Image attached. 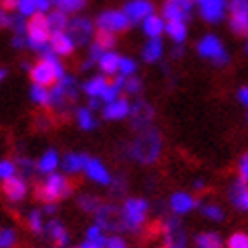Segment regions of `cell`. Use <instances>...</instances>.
Masks as SVG:
<instances>
[{
  "mask_svg": "<svg viewBox=\"0 0 248 248\" xmlns=\"http://www.w3.org/2000/svg\"><path fill=\"white\" fill-rule=\"evenodd\" d=\"M162 145H164V140L157 129L154 127L143 129L129 145V157L141 166H152L157 162L159 154H162Z\"/></svg>",
  "mask_w": 248,
  "mask_h": 248,
  "instance_id": "1",
  "label": "cell"
},
{
  "mask_svg": "<svg viewBox=\"0 0 248 248\" xmlns=\"http://www.w3.org/2000/svg\"><path fill=\"white\" fill-rule=\"evenodd\" d=\"M67 75L65 67L61 63V59L48 48L41 55V61L31 67V79L34 85H43V87H53L59 79H63Z\"/></svg>",
  "mask_w": 248,
  "mask_h": 248,
  "instance_id": "2",
  "label": "cell"
},
{
  "mask_svg": "<svg viewBox=\"0 0 248 248\" xmlns=\"http://www.w3.org/2000/svg\"><path fill=\"white\" fill-rule=\"evenodd\" d=\"M73 192V184L63 173H48L46 180L36 188V198L43 200L45 204H55L61 198H67Z\"/></svg>",
  "mask_w": 248,
  "mask_h": 248,
  "instance_id": "3",
  "label": "cell"
},
{
  "mask_svg": "<svg viewBox=\"0 0 248 248\" xmlns=\"http://www.w3.org/2000/svg\"><path fill=\"white\" fill-rule=\"evenodd\" d=\"M24 39H27V46L32 48L36 53H45L48 51V45H51V29H48V22L45 15H36L32 18L27 20V32H24Z\"/></svg>",
  "mask_w": 248,
  "mask_h": 248,
  "instance_id": "4",
  "label": "cell"
},
{
  "mask_svg": "<svg viewBox=\"0 0 248 248\" xmlns=\"http://www.w3.org/2000/svg\"><path fill=\"white\" fill-rule=\"evenodd\" d=\"M97 226L103 232H125V220H123V210L113 202H103L101 208L95 212Z\"/></svg>",
  "mask_w": 248,
  "mask_h": 248,
  "instance_id": "5",
  "label": "cell"
},
{
  "mask_svg": "<svg viewBox=\"0 0 248 248\" xmlns=\"http://www.w3.org/2000/svg\"><path fill=\"white\" fill-rule=\"evenodd\" d=\"M121 210H123V220H125L127 230L140 232L147 220L150 204H147V200H143V198H127L125 204L121 206Z\"/></svg>",
  "mask_w": 248,
  "mask_h": 248,
  "instance_id": "6",
  "label": "cell"
},
{
  "mask_svg": "<svg viewBox=\"0 0 248 248\" xmlns=\"http://www.w3.org/2000/svg\"><path fill=\"white\" fill-rule=\"evenodd\" d=\"M95 27H97V31H101V32L119 34V32L127 31V29L131 27V20L127 18V15H125L123 10L109 8V10H103L101 15L97 16Z\"/></svg>",
  "mask_w": 248,
  "mask_h": 248,
  "instance_id": "7",
  "label": "cell"
},
{
  "mask_svg": "<svg viewBox=\"0 0 248 248\" xmlns=\"http://www.w3.org/2000/svg\"><path fill=\"white\" fill-rule=\"evenodd\" d=\"M196 48H198V55L208 59V61H212V63L218 65V67L226 65L228 59H230L224 45H222V41L214 34H206L204 39H200V43H198Z\"/></svg>",
  "mask_w": 248,
  "mask_h": 248,
  "instance_id": "8",
  "label": "cell"
},
{
  "mask_svg": "<svg viewBox=\"0 0 248 248\" xmlns=\"http://www.w3.org/2000/svg\"><path fill=\"white\" fill-rule=\"evenodd\" d=\"M67 32H69L71 39L75 41L77 46H85V45H89L91 39H93L95 24L87 16H75V18H69Z\"/></svg>",
  "mask_w": 248,
  "mask_h": 248,
  "instance_id": "9",
  "label": "cell"
},
{
  "mask_svg": "<svg viewBox=\"0 0 248 248\" xmlns=\"http://www.w3.org/2000/svg\"><path fill=\"white\" fill-rule=\"evenodd\" d=\"M230 29L236 34H248V0H230Z\"/></svg>",
  "mask_w": 248,
  "mask_h": 248,
  "instance_id": "10",
  "label": "cell"
},
{
  "mask_svg": "<svg viewBox=\"0 0 248 248\" xmlns=\"http://www.w3.org/2000/svg\"><path fill=\"white\" fill-rule=\"evenodd\" d=\"M196 6L200 16L210 22V24H216L222 18L226 16L228 12V0H196Z\"/></svg>",
  "mask_w": 248,
  "mask_h": 248,
  "instance_id": "11",
  "label": "cell"
},
{
  "mask_svg": "<svg viewBox=\"0 0 248 248\" xmlns=\"http://www.w3.org/2000/svg\"><path fill=\"white\" fill-rule=\"evenodd\" d=\"M131 127L135 131H143V129H150L152 127V121H154V107L143 101V99H138L133 105H131Z\"/></svg>",
  "mask_w": 248,
  "mask_h": 248,
  "instance_id": "12",
  "label": "cell"
},
{
  "mask_svg": "<svg viewBox=\"0 0 248 248\" xmlns=\"http://www.w3.org/2000/svg\"><path fill=\"white\" fill-rule=\"evenodd\" d=\"M164 248H186V230L178 218H168L164 224Z\"/></svg>",
  "mask_w": 248,
  "mask_h": 248,
  "instance_id": "13",
  "label": "cell"
},
{
  "mask_svg": "<svg viewBox=\"0 0 248 248\" xmlns=\"http://www.w3.org/2000/svg\"><path fill=\"white\" fill-rule=\"evenodd\" d=\"M123 12L127 15L131 24L141 22L150 15H154V2H150V0H129V2L123 6Z\"/></svg>",
  "mask_w": 248,
  "mask_h": 248,
  "instance_id": "14",
  "label": "cell"
},
{
  "mask_svg": "<svg viewBox=\"0 0 248 248\" xmlns=\"http://www.w3.org/2000/svg\"><path fill=\"white\" fill-rule=\"evenodd\" d=\"M2 192H4V196L8 198L10 202L16 204V202L24 200V196H27V192H29V184L20 176H12L6 182H2Z\"/></svg>",
  "mask_w": 248,
  "mask_h": 248,
  "instance_id": "15",
  "label": "cell"
},
{
  "mask_svg": "<svg viewBox=\"0 0 248 248\" xmlns=\"http://www.w3.org/2000/svg\"><path fill=\"white\" fill-rule=\"evenodd\" d=\"M51 51L61 59V57H71L73 53H75V48H77V45H75V41L69 36V32L67 31H63V32H55V34H51Z\"/></svg>",
  "mask_w": 248,
  "mask_h": 248,
  "instance_id": "16",
  "label": "cell"
},
{
  "mask_svg": "<svg viewBox=\"0 0 248 248\" xmlns=\"http://www.w3.org/2000/svg\"><path fill=\"white\" fill-rule=\"evenodd\" d=\"M85 173H87V178L97 182L99 186H109L111 180H113L109 170L105 168V164L99 162V159H95V157H89V162H87V166H85Z\"/></svg>",
  "mask_w": 248,
  "mask_h": 248,
  "instance_id": "17",
  "label": "cell"
},
{
  "mask_svg": "<svg viewBox=\"0 0 248 248\" xmlns=\"http://www.w3.org/2000/svg\"><path fill=\"white\" fill-rule=\"evenodd\" d=\"M129 111H131L129 101H127V99H123V97H119V99H115L113 103H105L103 117L107 121H121V119L129 117Z\"/></svg>",
  "mask_w": 248,
  "mask_h": 248,
  "instance_id": "18",
  "label": "cell"
},
{
  "mask_svg": "<svg viewBox=\"0 0 248 248\" xmlns=\"http://www.w3.org/2000/svg\"><path fill=\"white\" fill-rule=\"evenodd\" d=\"M198 206V202L194 200V196L190 194H186V192H176L171 198H170V208H171V212L173 214H188L190 210H194Z\"/></svg>",
  "mask_w": 248,
  "mask_h": 248,
  "instance_id": "19",
  "label": "cell"
},
{
  "mask_svg": "<svg viewBox=\"0 0 248 248\" xmlns=\"http://www.w3.org/2000/svg\"><path fill=\"white\" fill-rule=\"evenodd\" d=\"M45 232L48 234V238L55 242V246H59V248L67 246V242H69V234H67V228L63 226V222H61V220L51 218V220H48L46 224H45Z\"/></svg>",
  "mask_w": 248,
  "mask_h": 248,
  "instance_id": "20",
  "label": "cell"
},
{
  "mask_svg": "<svg viewBox=\"0 0 248 248\" xmlns=\"http://www.w3.org/2000/svg\"><path fill=\"white\" fill-rule=\"evenodd\" d=\"M141 31L145 32L147 39H159L166 32V20L159 15H150L145 20H141Z\"/></svg>",
  "mask_w": 248,
  "mask_h": 248,
  "instance_id": "21",
  "label": "cell"
},
{
  "mask_svg": "<svg viewBox=\"0 0 248 248\" xmlns=\"http://www.w3.org/2000/svg\"><path fill=\"white\" fill-rule=\"evenodd\" d=\"M230 200H232V204L236 206L238 210H244V212H248V186H246V182L236 180V182L232 184V188H230Z\"/></svg>",
  "mask_w": 248,
  "mask_h": 248,
  "instance_id": "22",
  "label": "cell"
},
{
  "mask_svg": "<svg viewBox=\"0 0 248 248\" xmlns=\"http://www.w3.org/2000/svg\"><path fill=\"white\" fill-rule=\"evenodd\" d=\"M190 12L192 10L180 6L178 2H173V0H166V4L162 8V16L166 22H171V20H184L186 22L190 18Z\"/></svg>",
  "mask_w": 248,
  "mask_h": 248,
  "instance_id": "23",
  "label": "cell"
},
{
  "mask_svg": "<svg viewBox=\"0 0 248 248\" xmlns=\"http://www.w3.org/2000/svg\"><path fill=\"white\" fill-rule=\"evenodd\" d=\"M107 85H109V81H107L105 75H95L89 81H85L83 91H85V95L89 99H101V95L107 89Z\"/></svg>",
  "mask_w": 248,
  "mask_h": 248,
  "instance_id": "24",
  "label": "cell"
},
{
  "mask_svg": "<svg viewBox=\"0 0 248 248\" xmlns=\"http://www.w3.org/2000/svg\"><path fill=\"white\" fill-rule=\"evenodd\" d=\"M119 61H121V57L111 48V51H105L101 57H99L97 65L103 71V75H117L119 73Z\"/></svg>",
  "mask_w": 248,
  "mask_h": 248,
  "instance_id": "25",
  "label": "cell"
},
{
  "mask_svg": "<svg viewBox=\"0 0 248 248\" xmlns=\"http://www.w3.org/2000/svg\"><path fill=\"white\" fill-rule=\"evenodd\" d=\"M141 57H143L145 63H157V61L164 57V43H162V39H147L143 51H141Z\"/></svg>",
  "mask_w": 248,
  "mask_h": 248,
  "instance_id": "26",
  "label": "cell"
},
{
  "mask_svg": "<svg viewBox=\"0 0 248 248\" xmlns=\"http://www.w3.org/2000/svg\"><path fill=\"white\" fill-rule=\"evenodd\" d=\"M59 164H61L59 154L55 150H46L39 159V164H36V171L43 173V176H48V173H53L59 168Z\"/></svg>",
  "mask_w": 248,
  "mask_h": 248,
  "instance_id": "27",
  "label": "cell"
},
{
  "mask_svg": "<svg viewBox=\"0 0 248 248\" xmlns=\"http://www.w3.org/2000/svg\"><path fill=\"white\" fill-rule=\"evenodd\" d=\"M87 162H89V157L85 154H67L63 157V170L67 173H79L85 170Z\"/></svg>",
  "mask_w": 248,
  "mask_h": 248,
  "instance_id": "28",
  "label": "cell"
},
{
  "mask_svg": "<svg viewBox=\"0 0 248 248\" xmlns=\"http://www.w3.org/2000/svg\"><path fill=\"white\" fill-rule=\"evenodd\" d=\"M166 34L170 39L176 43V45H182L188 36V24L184 20H171V22H166Z\"/></svg>",
  "mask_w": 248,
  "mask_h": 248,
  "instance_id": "29",
  "label": "cell"
},
{
  "mask_svg": "<svg viewBox=\"0 0 248 248\" xmlns=\"http://www.w3.org/2000/svg\"><path fill=\"white\" fill-rule=\"evenodd\" d=\"M45 16H46V22H48V29H51V34L67 31V24H69V16H67V15H63V12H61V10L53 8L51 12H46Z\"/></svg>",
  "mask_w": 248,
  "mask_h": 248,
  "instance_id": "30",
  "label": "cell"
},
{
  "mask_svg": "<svg viewBox=\"0 0 248 248\" xmlns=\"http://www.w3.org/2000/svg\"><path fill=\"white\" fill-rule=\"evenodd\" d=\"M31 99H32V103L39 105V107H51V89H48V87L32 83V87H31Z\"/></svg>",
  "mask_w": 248,
  "mask_h": 248,
  "instance_id": "31",
  "label": "cell"
},
{
  "mask_svg": "<svg viewBox=\"0 0 248 248\" xmlns=\"http://www.w3.org/2000/svg\"><path fill=\"white\" fill-rule=\"evenodd\" d=\"M16 12L22 18H32L41 15V2L39 0H16Z\"/></svg>",
  "mask_w": 248,
  "mask_h": 248,
  "instance_id": "32",
  "label": "cell"
},
{
  "mask_svg": "<svg viewBox=\"0 0 248 248\" xmlns=\"http://www.w3.org/2000/svg\"><path fill=\"white\" fill-rule=\"evenodd\" d=\"M75 117H77V123H79V127L85 129V131H93L97 127V119L93 115V111L89 107H79L75 111Z\"/></svg>",
  "mask_w": 248,
  "mask_h": 248,
  "instance_id": "33",
  "label": "cell"
},
{
  "mask_svg": "<svg viewBox=\"0 0 248 248\" xmlns=\"http://www.w3.org/2000/svg\"><path fill=\"white\" fill-rule=\"evenodd\" d=\"M87 4V0H55V8L61 10L63 15H77Z\"/></svg>",
  "mask_w": 248,
  "mask_h": 248,
  "instance_id": "34",
  "label": "cell"
},
{
  "mask_svg": "<svg viewBox=\"0 0 248 248\" xmlns=\"http://www.w3.org/2000/svg\"><path fill=\"white\" fill-rule=\"evenodd\" d=\"M16 170H18V173H20V178H24V180H31V178H34V173H39L36 171V166H34V162L31 157H24V155H18V159H16Z\"/></svg>",
  "mask_w": 248,
  "mask_h": 248,
  "instance_id": "35",
  "label": "cell"
},
{
  "mask_svg": "<svg viewBox=\"0 0 248 248\" xmlns=\"http://www.w3.org/2000/svg\"><path fill=\"white\" fill-rule=\"evenodd\" d=\"M196 246L198 248H222V238L216 232H204L196 236Z\"/></svg>",
  "mask_w": 248,
  "mask_h": 248,
  "instance_id": "36",
  "label": "cell"
},
{
  "mask_svg": "<svg viewBox=\"0 0 248 248\" xmlns=\"http://www.w3.org/2000/svg\"><path fill=\"white\" fill-rule=\"evenodd\" d=\"M79 208L83 210V212H87V214H95L99 208H101V200H99L97 196H93V194H83V196H79Z\"/></svg>",
  "mask_w": 248,
  "mask_h": 248,
  "instance_id": "37",
  "label": "cell"
},
{
  "mask_svg": "<svg viewBox=\"0 0 248 248\" xmlns=\"http://www.w3.org/2000/svg\"><path fill=\"white\" fill-rule=\"evenodd\" d=\"M29 228L34 234H45V220H43V210H32L29 214Z\"/></svg>",
  "mask_w": 248,
  "mask_h": 248,
  "instance_id": "38",
  "label": "cell"
},
{
  "mask_svg": "<svg viewBox=\"0 0 248 248\" xmlns=\"http://www.w3.org/2000/svg\"><path fill=\"white\" fill-rule=\"evenodd\" d=\"M135 71H138V63H135L133 59H129V57H121V61H119V73L117 75H121V77H133L135 75Z\"/></svg>",
  "mask_w": 248,
  "mask_h": 248,
  "instance_id": "39",
  "label": "cell"
},
{
  "mask_svg": "<svg viewBox=\"0 0 248 248\" xmlns=\"http://www.w3.org/2000/svg\"><path fill=\"white\" fill-rule=\"evenodd\" d=\"M115 34H111V32H101V31H97V36H95V43L105 48V51H111V48L115 46Z\"/></svg>",
  "mask_w": 248,
  "mask_h": 248,
  "instance_id": "40",
  "label": "cell"
},
{
  "mask_svg": "<svg viewBox=\"0 0 248 248\" xmlns=\"http://www.w3.org/2000/svg\"><path fill=\"white\" fill-rule=\"evenodd\" d=\"M141 89H143L141 79H138L135 75L125 79V85H123V91H125L127 95H140V93H141Z\"/></svg>",
  "mask_w": 248,
  "mask_h": 248,
  "instance_id": "41",
  "label": "cell"
},
{
  "mask_svg": "<svg viewBox=\"0 0 248 248\" xmlns=\"http://www.w3.org/2000/svg\"><path fill=\"white\" fill-rule=\"evenodd\" d=\"M16 244V232L12 228L0 230V248H15Z\"/></svg>",
  "mask_w": 248,
  "mask_h": 248,
  "instance_id": "42",
  "label": "cell"
},
{
  "mask_svg": "<svg viewBox=\"0 0 248 248\" xmlns=\"http://www.w3.org/2000/svg\"><path fill=\"white\" fill-rule=\"evenodd\" d=\"M12 176H16V164L10 159H2L0 162V182H6Z\"/></svg>",
  "mask_w": 248,
  "mask_h": 248,
  "instance_id": "43",
  "label": "cell"
},
{
  "mask_svg": "<svg viewBox=\"0 0 248 248\" xmlns=\"http://www.w3.org/2000/svg\"><path fill=\"white\" fill-rule=\"evenodd\" d=\"M109 186H111V196L113 198H121L127 190V184H125V178L123 176H117L115 180H111Z\"/></svg>",
  "mask_w": 248,
  "mask_h": 248,
  "instance_id": "44",
  "label": "cell"
},
{
  "mask_svg": "<svg viewBox=\"0 0 248 248\" xmlns=\"http://www.w3.org/2000/svg\"><path fill=\"white\" fill-rule=\"evenodd\" d=\"M119 97H121V89H119L115 83H109L107 89H105V93L101 95V101H103V103H113L115 99H119Z\"/></svg>",
  "mask_w": 248,
  "mask_h": 248,
  "instance_id": "45",
  "label": "cell"
},
{
  "mask_svg": "<svg viewBox=\"0 0 248 248\" xmlns=\"http://www.w3.org/2000/svg\"><path fill=\"white\" fill-rule=\"evenodd\" d=\"M202 214H204L206 218H210V220H216V222L224 218V212H222V208H220V206H214V204L202 206Z\"/></svg>",
  "mask_w": 248,
  "mask_h": 248,
  "instance_id": "46",
  "label": "cell"
},
{
  "mask_svg": "<svg viewBox=\"0 0 248 248\" xmlns=\"http://www.w3.org/2000/svg\"><path fill=\"white\" fill-rule=\"evenodd\" d=\"M228 248H248V234H244V232L232 234L228 240Z\"/></svg>",
  "mask_w": 248,
  "mask_h": 248,
  "instance_id": "47",
  "label": "cell"
},
{
  "mask_svg": "<svg viewBox=\"0 0 248 248\" xmlns=\"http://www.w3.org/2000/svg\"><path fill=\"white\" fill-rule=\"evenodd\" d=\"M85 240H93V242H107V238H105L103 230L99 228L97 224H95V226H91L89 230H87V238H85Z\"/></svg>",
  "mask_w": 248,
  "mask_h": 248,
  "instance_id": "48",
  "label": "cell"
},
{
  "mask_svg": "<svg viewBox=\"0 0 248 248\" xmlns=\"http://www.w3.org/2000/svg\"><path fill=\"white\" fill-rule=\"evenodd\" d=\"M238 171H240V180L248 182V154H244L238 162Z\"/></svg>",
  "mask_w": 248,
  "mask_h": 248,
  "instance_id": "49",
  "label": "cell"
},
{
  "mask_svg": "<svg viewBox=\"0 0 248 248\" xmlns=\"http://www.w3.org/2000/svg\"><path fill=\"white\" fill-rule=\"evenodd\" d=\"M107 248H127V244L121 236H111L107 238Z\"/></svg>",
  "mask_w": 248,
  "mask_h": 248,
  "instance_id": "50",
  "label": "cell"
},
{
  "mask_svg": "<svg viewBox=\"0 0 248 248\" xmlns=\"http://www.w3.org/2000/svg\"><path fill=\"white\" fill-rule=\"evenodd\" d=\"M0 6L6 12H16V0H0Z\"/></svg>",
  "mask_w": 248,
  "mask_h": 248,
  "instance_id": "51",
  "label": "cell"
},
{
  "mask_svg": "<svg viewBox=\"0 0 248 248\" xmlns=\"http://www.w3.org/2000/svg\"><path fill=\"white\" fill-rule=\"evenodd\" d=\"M81 248H107V242H93V240H85Z\"/></svg>",
  "mask_w": 248,
  "mask_h": 248,
  "instance_id": "52",
  "label": "cell"
},
{
  "mask_svg": "<svg viewBox=\"0 0 248 248\" xmlns=\"http://www.w3.org/2000/svg\"><path fill=\"white\" fill-rule=\"evenodd\" d=\"M238 99H240V103H244L248 107V87H242L238 91Z\"/></svg>",
  "mask_w": 248,
  "mask_h": 248,
  "instance_id": "53",
  "label": "cell"
},
{
  "mask_svg": "<svg viewBox=\"0 0 248 248\" xmlns=\"http://www.w3.org/2000/svg\"><path fill=\"white\" fill-rule=\"evenodd\" d=\"M55 212H57V206L55 204H45L43 214H55Z\"/></svg>",
  "mask_w": 248,
  "mask_h": 248,
  "instance_id": "54",
  "label": "cell"
},
{
  "mask_svg": "<svg viewBox=\"0 0 248 248\" xmlns=\"http://www.w3.org/2000/svg\"><path fill=\"white\" fill-rule=\"evenodd\" d=\"M87 107H89L91 111H95L99 107V99H89V105H87Z\"/></svg>",
  "mask_w": 248,
  "mask_h": 248,
  "instance_id": "55",
  "label": "cell"
},
{
  "mask_svg": "<svg viewBox=\"0 0 248 248\" xmlns=\"http://www.w3.org/2000/svg\"><path fill=\"white\" fill-rule=\"evenodd\" d=\"M194 188H196V190H204V182H202V180H196V182H194Z\"/></svg>",
  "mask_w": 248,
  "mask_h": 248,
  "instance_id": "56",
  "label": "cell"
},
{
  "mask_svg": "<svg viewBox=\"0 0 248 248\" xmlns=\"http://www.w3.org/2000/svg\"><path fill=\"white\" fill-rule=\"evenodd\" d=\"M182 53H184V51H182L180 46H176V48H173V57H182Z\"/></svg>",
  "mask_w": 248,
  "mask_h": 248,
  "instance_id": "57",
  "label": "cell"
},
{
  "mask_svg": "<svg viewBox=\"0 0 248 248\" xmlns=\"http://www.w3.org/2000/svg\"><path fill=\"white\" fill-rule=\"evenodd\" d=\"M4 77H6V71H4V69H0V83H2Z\"/></svg>",
  "mask_w": 248,
  "mask_h": 248,
  "instance_id": "58",
  "label": "cell"
},
{
  "mask_svg": "<svg viewBox=\"0 0 248 248\" xmlns=\"http://www.w3.org/2000/svg\"><path fill=\"white\" fill-rule=\"evenodd\" d=\"M246 53H248V45H246Z\"/></svg>",
  "mask_w": 248,
  "mask_h": 248,
  "instance_id": "59",
  "label": "cell"
},
{
  "mask_svg": "<svg viewBox=\"0 0 248 248\" xmlns=\"http://www.w3.org/2000/svg\"><path fill=\"white\" fill-rule=\"evenodd\" d=\"M0 10H2V6H0Z\"/></svg>",
  "mask_w": 248,
  "mask_h": 248,
  "instance_id": "60",
  "label": "cell"
}]
</instances>
